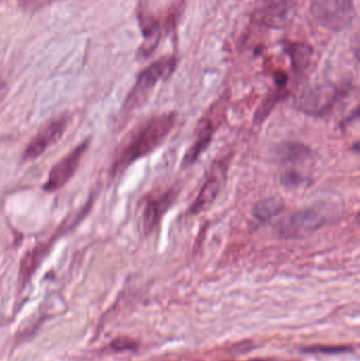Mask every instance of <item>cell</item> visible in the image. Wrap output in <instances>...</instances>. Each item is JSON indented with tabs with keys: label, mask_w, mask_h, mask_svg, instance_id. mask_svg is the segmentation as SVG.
<instances>
[{
	"label": "cell",
	"mask_w": 360,
	"mask_h": 361,
	"mask_svg": "<svg viewBox=\"0 0 360 361\" xmlns=\"http://www.w3.org/2000/svg\"><path fill=\"white\" fill-rule=\"evenodd\" d=\"M175 121L177 114L173 112L154 116L137 127L118 149L112 163L110 175L112 177L122 175L133 163L151 154L162 145L173 131Z\"/></svg>",
	"instance_id": "6da1fadb"
},
{
	"label": "cell",
	"mask_w": 360,
	"mask_h": 361,
	"mask_svg": "<svg viewBox=\"0 0 360 361\" xmlns=\"http://www.w3.org/2000/svg\"><path fill=\"white\" fill-rule=\"evenodd\" d=\"M175 67L173 57H163L144 69L137 76L135 86L127 95L122 111L130 114L141 107L160 80H166Z\"/></svg>",
	"instance_id": "7a4b0ae2"
},
{
	"label": "cell",
	"mask_w": 360,
	"mask_h": 361,
	"mask_svg": "<svg viewBox=\"0 0 360 361\" xmlns=\"http://www.w3.org/2000/svg\"><path fill=\"white\" fill-rule=\"evenodd\" d=\"M311 13L321 27L340 32L351 25L356 11L351 0H313Z\"/></svg>",
	"instance_id": "3957f363"
},
{
	"label": "cell",
	"mask_w": 360,
	"mask_h": 361,
	"mask_svg": "<svg viewBox=\"0 0 360 361\" xmlns=\"http://www.w3.org/2000/svg\"><path fill=\"white\" fill-rule=\"evenodd\" d=\"M325 223L323 214L313 208H306L281 219L277 223L276 231L285 239H297L318 231Z\"/></svg>",
	"instance_id": "277c9868"
},
{
	"label": "cell",
	"mask_w": 360,
	"mask_h": 361,
	"mask_svg": "<svg viewBox=\"0 0 360 361\" xmlns=\"http://www.w3.org/2000/svg\"><path fill=\"white\" fill-rule=\"evenodd\" d=\"M68 116H59L42 125L23 152V162H31L39 158L51 146L56 144L67 131Z\"/></svg>",
	"instance_id": "5b68a950"
},
{
	"label": "cell",
	"mask_w": 360,
	"mask_h": 361,
	"mask_svg": "<svg viewBox=\"0 0 360 361\" xmlns=\"http://www.w3.org/2000/svg\"><path fill=\"white\" fill-rule=\"evenodd\" d=\"M90 141H84L73 148L69 154L59 160L49 173L48 179L42 186V190L52 193L65 187L75 176L82 157L88 150Z\"/></svg>",
	"instance_id": "8992f818"
},
{
	"label": "cell",
	"mask_w": 360,
	"mask_h": 361,
	"mask_svg": "<svg viewBox=\"0 0 360 361\" xmlns=\"http://www.w3.org/2000/svg\"><path fill=\"white\" fill-rule=\"evenodd\" d=\"M340 92L333 85H321L308 89L300 97V111L313 116H327L340 99Z\"/></svg>",
	"instance_id": "52a82bcc"
},
{
	"label": "cell",
	"mask_w": 360,
	"mask_h": 361,
	"mask_svg": "<svg viewBox=\"0 0 360 361\" xmlns=\"http://www.w3.org/2000/svg\"><path fill=\"white\" fill-rule=\"evenodd\" d=\"M178 197V189L170 188L163 195L146 197L142 210L141 223L144 233L148 235L156 228L163 216L173 205Z\"/></svg>",
	"instance_id": "ba28073f"
},
{
	"label": "cell",
	"mask_w": 360,
	"mask_h": 361,
	"mask_svg": "<svg viewBox=\"0 0 360 361\" xmlns=\"http://www.w3.org/2000/svg\"><path fill=\"white\" fill-rule=\"evenodd\" d=\"M67 223L68 221L63 222L61 226H59V228L57 229L56 233L53 235V237L49 239V241L42 242L29 252H25L23 258L21 259L20 269H19V282H20L21 286H25L30 281L32 276L44 260V257L48 255L49 250H51V246L53 245L55 240L58 239L63 233L70 229V227L73 226V225H70V226L66 227Z\"/></svg>",
	"instance_id": "9c48e42d"
},
{
	"label": "cell",
	"mask_w": 360,
	"mask_h": 361,
	"mask_svg": "<svg viewBox=\"0 0 360 361\" xmlns=\"http://www.w3.org/2000/svg\"><path fill=\"white\" fill-rule=\"evenodd\" d=\"M213 133H215V127L211 121H204L201 123L200 129L198 131V137L194 140L190 148L186 150L184 154L183 160H182V169H186L192 166L198 160L199 157L207 149L211 140H213Z\"/></svg>",
	"instance_id": "30bf717a"
},
{
	"label": "cell",
	"mask_w": 360,
	"mask_h": 361,
	"mask_svg": "<svg viewBox=\"0 0 360 361\" xmlns=\"http://www.w3.org/2000/svg\"><path fill=\"white\" fill-rule=\"evenodd\" d=\"M139 25L143 32V46L139 48V55L142 57H147L151 54L152 51L158 44L159 40V21L151 15L145 12L139 13Z\"/></svg>",
	"instance_id": "8fae6325"
},
{
	"label": "cell",
	"mask_w": 360,
	"mask_h": 361,
	"mask_svg": "<svg viewBox=\"0 0 360 361\" xmlns=\"http://www.w3.org/2000/svg\"><path fill=\"white\" fill-rule=\"evenodd\" d=\"M220 180L216 176H211L203 185L198 197L190 206V214L192 216L201 214L213 205L220 191Z\"/></svg>",
	"instance_id": "7c38bea8"
},
{
	"label": "cell",
	"mask_w": 360,
	"mask_h": 361,
	"mask_svg": "<svg viewBox=\"0 0 360 361\" xmlns=\"http://www.w3.org/2000/svg\"><path fill=\"white\" fill-rule=\"evenodd\" d=\"M312 150L308 146L296 142H287L277 148V158L283 164H296L310 160Z\"/></svg>",
	"instance_id": "4fadbf2b"
},
{
	"label": "cell",
	"mask_w": 360,
	"mask_h": 361,
	"mask_svg": "<svg viewBox=\"0 0 360 361\" xmlns=\"http://www.w3.org/2000/svg\"><path fill=\"white\" fill-rule=\"evenodd\" d=\"M285 209V201L279 197H266L255 204L252 214L260 223L268 222Z\"/></svg>",
	"instance_id": "5bb4252c"
},
{
	"label": "cell",
	"mask_w": 360,
	"mask_h": 361,
	"mask_svg": "<svg viewBox=\"0 0 360 361\" xmlns=\"http://www.w3.org/2000/svg\"><path fill=\"white\" fill-rule=\"evenodd\" d=\"M283 51L291 59L292 66L297 71L306 69L310 65L313 50L304 42H285Z\"/></svg>",
	"instance_id": "9a60e30c"
},
{
	"label": "cell",
	"mask_w": 360,
	"mask_h": 361,
	"mask_svg": "<svg viewBox=\"0 0 360 361\" xmlns=\"http://www.w3.org/2000/svg\"><path fill=\"white\" fill-rule=\"evenodd\" d=\"M289 18V6L287 2L283 0L271 2L262 11V23H266L268 27H280L285 25Z\"/></svg>",
	"instance_id": "2e32d148"
},
{
	"label": "cell",
	"mask_w": 360,
	"mask_h": 361,
	"mask_svg": "<svg viewBox=\"0 0 360 361\" xmlns=\"http://www.w3.org/2000/svg\"><path fill=\"white\" fill-rule=\"evenodd\" d=\"M283 97H285V94L280 92L274 93V94L266 97V99L262 102L260 107L258 108L257 111H256L255 118H254L255 123H257V124L263 123L264 121L266 120V118L270 116L271 112L273 111L276 104L279 103Z\"/></svg>",
	"instance_id": "e0dca14e"
},
{
	"label": "cell",
	"mask_w": 360,
	"mask_h": 361,
	"mask_svg": "<svg viewBox=\"0 0 360 361\" xmlns=\"http://www.w3.org/2000/svg\"><path fill=\"white\" fill-rule=\"evenodd\" d=\"M304 180H306V177L296 171H287L281 177V183L287 188L299 186Z\"/></svg>",
	"instance_id": "ac0fdd59"
},
{
	"label": "cell",
	"mask_w": 360,
	"mask_h": 361,
	"mask_svg": "<svg viewBox=\"0 0 360 361\" xmlns=\"http://www.w3.org/2000/svg\"><path fill=\"white\" fill-rule=\"evenodd\" d=\"M56 0H19V6L25 11L39 10V8H44L49 4H53Z\"/></svg>",
	"instance_id": "d6986e66"
},
{
	"label": "cell",
	"mask_w": 360,
	"mask_h": 361,
	"mask_svg": "<svg viewBox=\"0 0 360 361\" xmlns=\"http://www.w3.org/2000/svg\"><path fill=\"white\" fill-rule=\"evenodd\" d=\"M111 348L116 352L127 351V350H133L137 348V343L132 339L127 337H120L116 341H112Z\"/></svg>",
	"instance_id": "ffe728a7"
},
{
	"label": "cell",
	"mask_w": 360,
	"mask_h": 361,
	"mask_svg": "<svg viewBox=\"0 0 360 361\" xmlns=\"http://www.w3.org/2000/svg\"><path fill=\"white\" fill-rule=\"evenodd\" d=\"M351 349H347V348L344 347H337V348H327V347H314L311 348V349L306 350L308 352H321V353H329V352H332V353H338V352H346L350 351Z\"/></svg>",
	"instance_id": "44dd1931"
},
{
	"label": "cell",
	"mask_w": 360,
	"mask_h": 361,
	"mask_svg": "<svg viewBox=\"0 0 360 361\" xmlns=\"http://www.w3.org/2000/svg\"><path fill=\"white\" fill-rule=\"evenodd\" d=\"M275 80H276V84L278 85V86L283 87L287 84V78L283 72H277L276 76H275Z\"/></svg>",
	"instance_id": "7402d4cb"
},
{
	"label": "cell",
	"mask_w": 360,
	"mask_h": 361,
	"mask_svg": "<svg viewBox=\"0 0 360 361\" xmlns=\"http://www.w3.org/2000/svg\"><path fill=\"white\" fill-rule=\"evenodd\" d=\"M6 89L8 88H6V80L0 76V99L6 95Z\"/></svg>",
	"instance_id": "603a6c76"
}]
</instances>
